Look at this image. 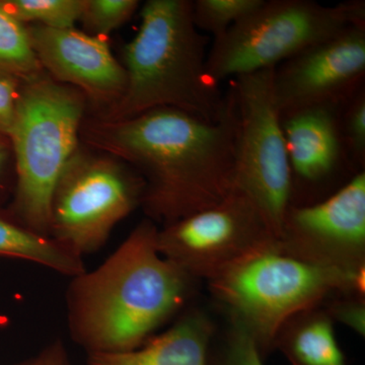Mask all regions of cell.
<instances>
[{"mask_svg": "<svg viewBox=\"0 0 365 365\" xmlns=\"http://www.w3.org/2000/svg\"><path fill=\"white\" fill-rule=\"evenodd\" d=\"M86 98L41 74L24 83L9 138L16 163V212L20 222L49 235L53 194L78 148Z\"/></svg>", "mask_w": 365, "mask_h": 365, "instance_id": "cell-5", "label": "cell"}, {"mask_svg": "<svg viewBox=\"0 0 365 365\" xmlns=\"http://www.w3.org/2000/svg\"><path fill=\"white\" fill-rule=\"evenodd\" d=\"M345 140L353 157L361 162L365 155V98L364 93L352 101L345 115Z\"/></svg>", "mask_w": 365, "mask_h": 365, "instance_id": "cell-22", "label": "cell"}, {"mask_svg": "<svg viewBox=\"0 0 365 365\" xmlns=\"http://www.w3.org/2000/svg\"><path fill=\"white\" fill-rule=\"evenodd\" d=\"M279 241L253 201L232 189L220 203L158 232L163 258L190 277H218L252 254Z\"/></svg>", "mask_w": 365, "mask_h": 365, "instance_id": "cell-9", "label": "cell"}, {"mask_svg": "<svg viewBox=\"0 0 365 365\" xmlns=\"http://www.w3.org/2000/svg\"><path fill=\"white\" fill-rule=\"evenodd\" d=\"M237 109L232 91L217 121L174 108L130 118L91 120L81 126L88 145L130 165L141 177V206L170 225L220 203L234 189Z\"/></svg>", "mask_w": 365, "mask_h": 365, "instance_id": "cell-1", "label": "cell"}, {"mask_svg": "<svg viewBox=\"0 0 365 365\" xmlns=\"http://www.w3.org/2000/svg\"><path fill=\"white\" fill-rule=\"evenodd\" d=\"M206 43L194 24L192 1H146L138 32L123 50V96L101 119L120 121L158 108H174L217 121L227 97L208 76Z\"/></svg>", "mask_w": 365, "mask_h": 365, "instance_id": "cell-3", "label": "cell"}, {"mask_svg": "<svg viewBox=\"0 0 365 365\" xmlns=\"http://www.w3.org/2000/svg\"><path fill=\"white\" fill-rule=\"evenodd\" d=\"M265 0H196L192 1L193 21L198 30L220 37L240 21L264 4Z\"/></svg>", "mask_w": 365, "mask_h": 365, "instance_id": "cell-19", "label": "cell"}, {"mask_svg": "<svg viewBox=\"0 0 365 365\" xmlns=\"http://www.w3.org/2000/svg\"><path fill=\"white\" fill-rule=\"evenodd\" d=\"M138 6L136 0H83L79 21L86 34L104 38L126 23Z\"/></svg>", "mask_w": 365, "mask_h": 365, "instance_id": "cell-20", "label": "cell"}, {"mask_svg": "<svg viewBox=\"0 0 365 365\" xmlns=\"http://www.w3.org/2000/svg\"><path fill=\"white\" fill-rule=\"evenodd\" d=\"M126 167L78 148L53 194L50 237L81 257L102 248L118 223L141 205L143 180Z\"/></svg>", "mask_w": 365, "mask_h": 365, "instance_id": "cell-8", "label": "cell"}, {"mask_svg": "<svg viewBox=\"0 0 365 365\" xmlns=\"http://www.w3.org/2000/svg\"><path fill=\"white\" fill-rule=\"evenodd\" d=\"M281 242L290 253L321 265L364 269V172L323 202L288 208Z\"/></svg>", "mask_w": 365, "mask_h": 365, "instance_id": "cell-11", "label": "cell"}, {"mask_svg": "<svg viewBox=\"0 0 365 365\" xmlns=\"http://www.w3.org/2000/svg\"><path fill=\"white\" fill-rule=\"evenodd\" d=\"M20 365H71L68 353L61 340L53 341L32 359Z\"/></svg>", "mask_w": 365, "mask_h": 365, "instance_id": "cell-24", "label": "cell"}, {"mask_svg": "<svg viewBox=\"0 0 365 365\" xmlns=\"http://www.w3.org/2000/svg\"><path fill=\"white\" fill-rule=\"evenodd\" d=\"M42 73L28 28L0 4V76L26 83Z\"/></svg>", "mask_w": 365, "mask_h": 365, "instance_id": "cell-17", "label": "cell"}, {"mask_svg": "<svg viewBox=\"0 0 365 365\" xmlns=\"http://www.w3.org/2000/svg\"><path fill=\"white\" fill-rule=\"evenodd\" d=\"M0 255L33 262L71 278L86 271L83 257L52 237L38 234L23 223L11 222L1 216Z\"/></svg>", "mask_w": 365, "mask_h": 365, "instance_id": "cell-15", "label": "cell"}, {"mask_svg": "<svg viewBox=\"0 0 365 365\" xmlns=\"http://www.w3.org/2000/svg\"><path fill=\"white\" fill-rule=\"evenodd\" d=\"M0 4L24 25L68 29L79 21L83 0H4Z\"/></svg>", "mask_w": 365, "mask_h": 365, "instance_id": "cell-18", "label": "cell"}, {"mask_svg": "<svg viewBox=\"0 0 365 365\" xmlns=\"http://www.w3.org/2000/svg\"><path fill=\"white\" fill-rule=\"evenodd\" d=\"M338 107L306 108L281 116L292 172L309 181L328 176L342 153Z\"/></svg>", "mask_w": 365, "mask_h": 365, "instance_id": "cell-13", "label": "cell"}, {"mask_svg": "<svg viewBox=\"0 0 365 365\" xmlns=\"http://www.w3.org/2000/svg\"><path fill=\"white\" fill-rule=\"evenodd\" d=\"M341 321L344 322L360 334H364V306L361 304H347L336 311Z\"/></svg>", "mask_w": 365, "mask_h": 365, "instance_id": "cell-25", "label": "cell"}, {"mask_svg": "<svg viewBox=\"0 0 365 365\" xmlns=\"http://www.w3.org/2000/svg\"><path fill=\"white\" fill-rule=\"evenodd\" d=\"M6 150H4V145L0 143V170H1L2 165H4V160H6Z\"/></svg>", "mask_w": 365, "mask_h": 365, "instance_id": "cell-26", "label": "cell"}, {"mask_svg": "<svg viewBox=\"0 0 365 365\" xmlns=\"http://www.w3.org/2000/svg\"><path fill=\"white\" fill-rule=\"evenodd\" d=\"M20 88V81L0 76V138L9 137Z\"/></svg>", "mask_w": 365, "mask_h": 365, "instance_id": "cell-23", "label": "cell"}, {"mask_svg": "<svg viewBox=\"0 0 365 365\" xmlns=\"http://www.w3.org/2000/svg\"><path fill=\"white\" fill-rule=\"evenodd\" d=\"M158 232L144 220L97 269L71 278L67 323L88 353L138 348L186 302L193 278L160 255Z\"/></svg>", "mask_w": 365, "mask_h": 365, "instance_id": "cell-2", "label": "cell"}, {"mask_svg": "<svg viewBox=\"0 0 365 365\" xmlns=\"http://www.w3.org/2000/svg\"><path fill=\"white\" fill-rule=\"evenodd\" d=\"M211 336L210 322L203 314H189L135 349L88 353V365H209Z\"/></svg>", "mask_w": 365, "mask_h": 365, "instance_id": "cell-14", "label": "cell"}, {"mask_svg": "<svg viewBox=\"0 0 365 365\" xmlns=\"http://www.w3.org/2000/svg\"><path fill=\"white\" fill-rule=\"evenodd\" d=\"M365 24L364 2L336 6L307 0H270L216 38L206 71L216 85L275 68L349 26Z\"/></svg>", "mask_w": 365, "mask_h": 365, "instance_id": "cell-6", "label": "cell"}, {"mask_svg": "<svg viewBox=\"0 0 365 365\" xmlns=\"http://www.w3.org/2000/svg\"><path fill=\"white\" fill-rule=\"evenodd\" d=\"M235 324L253 337L262 354L292 317L333 290H364V269L329 267L290 253L281 240L252 254L210 281Z\"/></svg>", "mask_w": 365, "mask_h": 365, "instance_id": "cell-4", "label": "cell"}, {"mask_svg": "<svg viewBox=\"0 0 365 365\" xmlns=\"http://www.w3.org/2000/svg\"><path fill=\"white\" fill-rule=\"evenodd\" d=\"M274 69L232 79L237 109L234 189L253 201L281 240L292 172L274 96Z\"/></svg>", "mask_w": 365, "mask_h": 365, "instance_id": "cell-7", "label": "cell"}, {"mask_svg": "<svg viewBox=\"0 0 365 365\" xmlns=\"http://www.w3.org/2000/svg\"><path fill=\"white\" fill-rule=\"evenodd\" d=\"M211 365V364H209ZM212 365H264L262 353L253 337L235 324L227 343Z\"/></svg>", "mask_w": 365, "mask_h": 365, "instance_id": "cell-21", "label": "cell"}, {"mask_svg": "<svg viewBox=\"0 0 365 365\" xmlns=\"http://www.w3.org/2000/svg\"><path fill=\"white\" fill-rule=\"evenodd\" d=\"M292 365H345L332 323L324 316L309 319L283 345Z\"/></svg>", "mask_w": 365, "mask_h": 365, "instance_id": "cell-16", "label": "cell"}, {"mask_svg": "<svg viewBox=\"0 0 365 365\" xmlns=\"http://www.w3.org/2000/svg\"><path fill=\"white\" fill-rule=\"evenodd\" d=\"M28 32L43 71L49 72L54 81L81 91L103 113L123 96L126 71L104 38L74 28L38 25L28 28Z\"/></svg>", "mask_w": 365, "mask_h": 365, "instance_id": "cell-12", "label": "cell"}, {"mask_svg": "<svg viewBox=\"0 0 365 365\" xmlns=\"http://www.w3.org/2000/svg\"><path fill=\"white\" fill-rule=\"evenodd\" d=\"M365 73V24L349 26L274 69L281 116L306 108L339 107Z\"/></svg>", "mask_w": 365, "mask_h": 365, "instance_id": "cell-10", "label": "cell"}]
</instances>
